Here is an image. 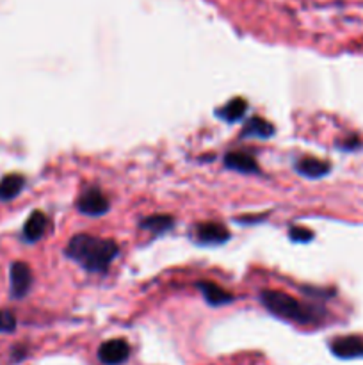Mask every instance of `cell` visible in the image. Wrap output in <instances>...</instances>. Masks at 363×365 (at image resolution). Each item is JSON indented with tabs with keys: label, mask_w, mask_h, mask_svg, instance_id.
Segmentation results:
<instances>
[{
	"label": "cell",
	"mask_w": 363,
	"mask_h": 365,
	"mask_svg": "<svg viewBox=\"0 0 363 365\" xmlns=\"http://www.w3.org/2000/svg\"><path fill=\"white\" fill-rule=\"evenodd\" d=\"M68 259L82 266L89 273H103L120 253V246L112 239L95 237V235L78 234L68 241L64 250Z\"/></svg>",
	"instance_id": "cell-1"
},
{
	"label": "cell",
	"mask_w": 363,
	"mask_h": 365,
	"mask_svg": "<svg viewBox=\"0 0 363 365\" xmlns=\"http://www.w3.org/2000/svg\"><path fill=\"white\" fill-rule=\"evenodd\" d=\"M260 302L273 316L294 321L299 324L315 323L322 316V312L315 307L305 305V303L298 302L295 298L280 291H262L260 292Z\"/></svg>",
	"instance_id": "cell-2"
},
{
	"label": "cell",
	"mask_w": 363,
	"mask_h": 365,
	"mask_svg": "<svg viewBox=\"0 0 363 365\" xmlns=\"http://www.w3.org/2000/svg\"><path fill=\"white\" fill-rule=\"evenodd\" d=\"M77 209L85 216H103L109 210V200L98 187H89L78 196Z\"/></svg>",
	"instance_id": "cell-3"
},
{
	"label": "cell",
	"mask_w": 363,
	"mask_h": 365,
	"mask_svg": "<svg viewBox=\"0 0 363 365\" xmlns=\"http://www.w3.org/2000/svg\"><path fill=\"white\" fill-rule=\"evenodd\" d=\"M11 278V296L14 299H21L31 292L32 287V271L28 264L13 262L9 269Z\"/></svg>",
	"instance_id": "cell-4"
},
{
	"label": "cell",
	"mask_w": 363,
	"mask_h": 365,
	"mask_svg": "<svg viewBox=\"0 0 363 365\" xmlns=\"http://www.w3.org/2000/svg\"><path fill=\"white\" fill-rule=\"evenodd\" d=\"M194 232L196 239H198L199 245L203 246L224 245V242L231 237L230 230H228L223 223H216V221H206V223L196 225Z\"/></svg>",
	"instance_id": "cell-5"
},
{
	"label": "cell",
	"mask_w": 363,
	"mask_h": 365,
	"mask_svg": "<svg viewBox=\"0 0 363 365\" xmlns=\"http://www.w3.org/2000/svg\"><path fill=\"white\" fill-rule=\"evenodd\" d=\"M130 355V346L125 339H112L100 346L98 359L103 365H120L127 362Z\"/></svg>",
	"instance_id": "cell-6"
},
{
	"label": "cell",
	"mask_w": 363,
	"mask_h": 365,
	"mask_svg": "<svg viewBox=\"0 0 363 365\" xmlns=\"http://www.w3.org/2000/svg\"><path fill=\"white\" fill-rule=\"evenodd\" d=\"M331 353L342 360L363 359V339L356 335H345V337L333 339L330 344Z\"/></svg>",
	"instance_id": "cell-7"
},
{
	"label": "cell",
	"mask_w": 363,
	"mask_h": 365,
	"mask_svg": "<svg viewBox=\"0 0 363 365\" xmlns=\"http://www.w3.org/2000/svg\"><path fill=\"white\" fill-rule=\"evenodd\" d=\"M295 171L305 178H322L331 171V164L327 160H320L317 157H301L295 163Z\"/></svg>",
	"instance_id": "cell-8"
},
{
	"label": "cell",
	"mask_w": 363,
	"mask_h": 365,
	"mask_svg": "<svg viewBox=\"0 0 363 365\" xmlns=\"http://www.w3.org/2000/svg\"><path fill=\"white\" fill-rule=\"evenodd\" d=\"M224 166H226L228 170L238 171V173H260L258 163H256L255 157L248 152H230L224 157Z\"/></svg>",
	"instance_id": "cell-9"
},
{
	"label": "cell",
	"mask_w": 363,
	"mask_h": 365,
	"mask_svg": "<svg viewBox=\"0 0 363 365\" xmlns=\"http://www.w3.org/2000/svg\"><path fill=\"white\" fill-rule=\"evenodd\" d=\"M48 227V217L41 210H34L23 225V239L27 242H38L45 235Z\"/></svg>",
	"instance_id": "cell-10"
},
{
	"label": "cell",
	"mask_w": 363,
	"mask_h": 365,
	"mask_svg": "<svg viewBox=\"0 0 363 365\" xmlns=\"http://www.w3.org/2000/svg\"><path fill=\"white\" fill-rule=\"evenodd\" d=\"M198 289L201 291L205 302L212 307H221L233 302V296L214 282H198Z\"/></svg>",
	"instance_id": "cell-11"
},
{
	"label": "cell",
	"mask_w": 363,
	"mask_h": 365,
	"mask_svg": "<svg viewBox=\"0 0 363 365\" xmlns=\"http://www.w3.org/2000/svg\"><path fill=\"white\" fill-rule=\"evenodd\" d=\"M246 110H248V102H246L244 98H241V96H235V98H231L226 106L219 107V109L216 110V114L217 118L224 120L226 123H235V121H238L244 116Z\"/></svg>",
	"instance_id": "cell-12"
},
{
	"label": "cell",
	"mask_w": 363,
	"mask_h": 365,
	"mask_svg": "<svg viewBox=\"0 0 363 365\" xmlns=\"http://www.w3.org/2000/svg\"><path fill=\"white\" fill-rule=\"evenodd\" d=\"M25 187V178L18 173H11L0 180V202H11Z\"/></svg>",
	"instance_id": "cell-13"
},
{
	"label": "cell",
	"mask_w": 363,
	"mask_h": 365,
	"mask_svg": "<svg viewBox=\"0 0 363 365\" xmlns=\"http://www.w3.org/2000/svg\"><path fill=\"white\" fill-rule=\"evenodd\" d=\"M242 138L253 139H269L274 135V127L263 118H251L242 128Z\"/></svg>",
	"instance_id": "cell-14"
},
{
	"label": "cell",
	"mask_w": 363,
	"mask_h": 365,
	"mask_svg": "<svg viewBox=\"0 0 363 365\" xmlns=\"http://www.w3.org/2000/svg\"><path fill=\"white\" fill-rule=\"evenodd\" d=\"M173 225H174L173 217L159 214V216L144 217V220L139 223V227H141L142 230L152 232L153 235H160V234H166L167 230H171V228H173Z\"/></svg>",
	"instance_id": "cell-15"
},
{
	"label": "cell",
	"mask_w": 363,
	"mask_h": 365,
	"mask_svg": "<svg viewBox=\"0 0 363 365\" xmlns=\"http://www.w3.org/2000/svg\"><path fill=\"white\" fill-rule=\"evenodd\" d=\"M18 327L16 316L11 310H0V334H13Z\"/></svg>",
	"instance_id": "cell-16"
},
{
	"label": "cell",
	"mask_w": 363,
	"mask_h": 365,
	"mask_svg": "<svg viewBox=\"0 0 363 365\" xmlns=\"http://www.w3.org/2000/svg\"><path fill=\"white\" fill-rule=\"evenodd\" d=\"M288 237H290L294 242H310L313 239V232L302 227H290V230H288Z\"/></svg>",
	"instance_id": "cell-17"
},
{
	"label": "cell",
	"mask_w": 363,
	"mask_h": 365,
	"mask_svg": "<svg viewBox=\"0 0 363 365\" xmlns=\"http://www.w3.org/2000/svg\"><path fill=\"white\" fill-rule=\"evenodd\" d=\"M359 146H362V143H359V138H349L345 139V143H340L338 145V148L344 150V152H356V150H359Z\"/></svg>",
	"instance_id": "cell-18"
}]
</instances>
